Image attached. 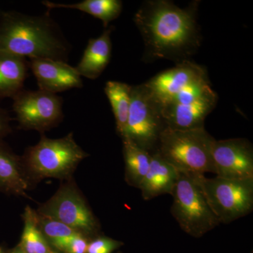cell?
<instances>
[{"instance_id": "cell-1", "label": "cell", "mask_w": 253, "mask_h": 253, "mask_svg": "<svg viewBox=\"0 0 253 253\" xmlns=\"http://www.w3.org/2000/svg\"><path fill=\"white\" fill-rule=\"evenodd\" d=\"M196 9V3L183 9L166 0L145 1L134 15V21L147 54L177 63L189 60L201 43Z\"/></svg>"}, {"instance_id": "cell-2", "label": "cell", "mask_w": 253, "mask_h": 253, "mask_svg": "<svg viewBox=\"0 0 253 253\" xmlns=\"http://www.w3.org/2000/svg\"><path fill=\"white\" fill-rule=\"evenodd\" d=\"M71 45L49 13L0 12V51L33 59L68 62Z\"/></svg>"}, {"instance_id": "cell-3", "label": "cell", "mask_w": 253, "mask_h": 253, "mask_svg": "<svg viewBox=\"0 0 253 253\" xmlns=\"http://www.w3.org/2000/svg\"><path fill=\"white\" fill-rule=\"evenodd\" d=\"M214 140L204 127L181 130L166 126L156 151L179 172L214 174L212 158Z\"/></svg>"}, {"instance_id": "cell-4", "label": "cell", "mask_w": 253, "mask_h": 253, "mask_svg": "<svg viewBox=\"0 0 253 253\" xmlns=\"http://www.w3.org/2000/svg\"><path fill=\"white\" fill-rule=\"evenodd\" d=\"M88 156L71 132L59 139H50L42 134L39 142L28 148L21 158L26 172L36 178L66 179Z\"/></svg>"}, {"instance_id": "cell-5", "label": "cell", "mask_w": 253, "mask_h": 253, "mask_svg": "<svg viewBox=\"0 0 253 253\" xmlns=\"http://www.w3.org/2000/svg\"><path fill=\"white\" fill-rule=\"evenodd\" d=\"M172 196L171 213L188 235L202 237L220 224L210 207L196 174L179 172Z\"/></svg>"}, {"instance_id": "cell-6", "label": "cell", "mask_w": 253, "mask_h": 253, "mask_svg": "<svg viewBox=\"0 0 253 253\" xmlns=\"http://www.w3.org/2000/svg\"><path fill=\"white\" fill-rule=\"evenodd\" d=\"M195 174L219 223L229 224L252 212L253 179L207 178L204 174Z\"/></svg>"}, {"instance_id": "cell-7", "label": "cell", "mask_w": 253, "mask_h": 253, "mask_svg": "<svg viewBox=\"0 0 253 253\" xmlns=\"http://www.w3.org/2000/svg\"><path fill=\"white\" fill-rule=\"evenodd\" d=\"M166 127L161 107L146 83L132 86L126 136L141 149L153 153Z\"/></svg>"}, {"instance_id": "cell-8", "label": "cell", "mask_w": 253, "mask_h": 253, "mask_svg": "<svg viewBox=\"0 0 253 253\" xmlns=\"http://www.w3.org/2000/svg\"><path fill=\"white\" fill-rule=\"evenodd\" d=\"M12 99L13 111L21 129L43 133L63 119V100L58 94L23 89Z\"/></svg>"}, {"instance_id": "cell-9", "label": "cell", "mask_w": 253, "mask_h": 253, "mask_svg": "<svg viewBox=\"0 0 253 253\" xmlns=\"http://www.w3.org/2000/svg\"><path fill=\"white\" fill-rule=\"evenodd\" d=\"M38 214L60 221L83 236L95 234L99 230V224L83 196L68 184L60 188L40 208Z\"/></svg>"}, {"instance_id": "cell-10", "label": "cell", "mask_w": 253, "mask_h": 253, "mask_svg": "<svg viewBox=\"0 0 253 253\" xmlns=\"http://www.w3.org/2000/svg\"><path fill=\"white\" fill-rule=\"evenodd\" d=\"M214 174L227 179H253V149L241 138L214 140L212 147Z\"/></svg>"}, {"instance_id": "cell-11", "label": "cell", "mask_w": 253, "mask_h": 253, "mask_svg": "<svg viewBox=\"0 0 253 253\" xmlns=\"http://www.w3.org/2000/svg\"><path fill=\"white\" fill-rule=\"evenodd\" d=\"M28 63L41 90L57 94L83 86V80L76 67L70 66L67 62L50 59H33Z\"/></svg>"}, {"instance_id": "cell-12", "label": "cell", "mask_w": 253, "mask_h": 253, "mask_svg": "<svg viewBox=\"0 0 253 253\" xmlns=\"http://www.w3.org/2000/svg\"><path fill=\"white\" fill-rule=\"evenodd\" d=\"M207 77L204 68L186 60L178 63L175 67L159 73L146 84L158 103H161L186 86Z\"/></svg>"}, {"instance_id": "cell-13", "label": "cell", "mask_w": 253, "mask_h": 253, "mask_svg": "<svg viewBox=\"0 0 253 253\" xmlns=\"http://www.w3.org/2000/svg\"><path fill=\"white\" fill-rule=\"evenodd\" d=\"M151 154L149 170L139 187L145 201L163 194L172 195L179 177V171L163 159L157 151Z\"/></svg>"}, {"instance_id": "cell-14", "label": "cell", "mask_w": 253, "mask_h": 253, "mask_svg": "<svg viewBox=\"0 0 253 253\" xmlns=\"http://www.w3.org/2000/svg\"><path fill=\"white\" fill-rule=\"evenodd\" d=\"M113 30L111 26L101 36L91 38L88 42L81 61L76 67L81 77L96 79L107 67L112 52L111 35Z\"/></svg>"}, {"instance_id": "cell-15", "label": "cell", "mask_w": 253, "mask_h": 253, "mask_svg": "<svg viewBox=\"0 0 253 253\" xmlns=\"http://www.w3.org/2000/svg\"><path fill=\"white\" fill-rule=\"evenodd\" d=\"M22 158L14 154L0 139V192L14 196H26L29 182Z\"/></svg>"}, {"instance_id": "cell-16", "label": "cell", "mask_w": 253, "mask_h": 253, "mask_svg": "<svg viewBox=\"0 0 253 253\" xmlns=\"http://www.w3.org/2000/svg\"><path fill=\"white\" fill-rule=\"evenodd\" d=\"M28 68L26 58L0 51V99H13L24 89Z\"/></svg>"}, {"instance_id": "cell-17", "label": "cell", "mask_w": 253, "mask_h": 253, "mask_svg": "<svg viewBox=\"0 0 253 253\" xmlns=\"http://www.w3.org/2000/svg\"><path fill=\"white\" fill-rule=\"evenodd\" d=\"M49 10L54 9H76L91 15L102 21L104 28L117 19L122 12L123 1L121 0H84L75 4H63L49 1H43Z\"/></svg>"}, {"instance_id": "cell-18", "label": "cell", "mask_w": 253, "mask_h": 253, "mask_svg": "<svg viewBox=\"0 0 253 253\" xmlns=\"http://www.w3.org/2000/svg\"><path fill=\"white\" fill-rule=\"evenodd\" d=\"M131 87L132 86L118 81H108L104 87L105 94L109 99L116 120V129L121 139L126 136Z\"/></svg>"}, {"instance_id": "cell-19", "label": "cell", "mask_w": 253, "mask_h": 253, "mask_svg": "<svg viewBox=\"0 0 253 253\" xmlns=\"http://www.w3.org/2000/svg\"><path fill=\"white\" fill-rule=\"evenodd\" d=\"M126 163V180L128 184L139 189L149 170L151 154L141 149L128 138L122 139Z\"/></svg>"}, {"instance_id": "cell-20", "label": "cell", "mask_w": 253, "mask_h": 253, "mask_svg": "<svg viewBox=\"0 0 253 253\" xmlns=\"http://www.w3.org/2000/svg\"><path fill=\"white\" fill-rule=\"evenodd\" d=\"M24 228L19 247L28 253L51 252L44 236L42 234L37 221V213L26 208L23 214Z\"/></svg>"}, {"instance_id": "cell-21", "label": "cell", "mask_w": 253, "mask_h": 253, "mask_svg": "<svg viewBox=\"0 0 253 253\" xmlns=\"http://www.w3.org/2000/svg\"><path fill=\"white\" fill-rule=\"evenodd\" d=\"M37 221L42 234L44 238L49 239L51 244L56 248L66 240L72 237L76 234H80L77 231L60 221L42 217L39 215L38 213H37Z\"/></svg>"}, {"instance_id": "cell-22", "label": "cell", "mask_w": 253, "mask_h": 253, "mask_svg": "<svg viewBox=\"0 0 253 253\" xmlns=\"http://www.w3.org/2000/svg\"><path fill=\"white\" fill-rule=\"evenodd\" d=\"M123 245L121 241L101 236L88 244L86 253H113Z\"/></svg>"}, {"instance_id": "cell-23", "label": "cell", "mask_w": 253, "mask_h": 253, "mask_svg": "<svg viewBox=\"0 0 253 253\" xmlns=\"http://www.w3.org/2000/svg\"><path fill=\"white\" fill-rule=\"evenodd\" d=\"M87 246L84 236L77 234L63 241L56 249L66 253H86Z\"/></svg>"}, {"instance_id": "cell-24", "label": "cell", "mask_w": 253, "mask_h": 253, "mask_svg": "<svg viewBox=\"0 0 253 253\" xmlns=\"http://www.w3.org/2000/svg\"><path fill=\"white\" fill-rule=\"evenodd\" d=\"M11 118L6 110L0 107V139H3L11 133Z\"/></svg>"}, {"instance_id": "cell-25", "label": "cell", "mask_w": 253, "mask_h": 253, "mask_svg": "<svg viewBox=\"0 0 253 253\" xmlns=\"http://www.w3.org/2000/svg\"><path fill=\"white\" fill-rule=\"evenodd\" d=\"M10 253H28L26 251H23L21 248L18 246L17 249H14V251H11Z\"/></svg>"}, {"instance_id": "cell-26", "label": "cell", "mask_w": 253, "mask_h": 253, "mask_svg": "<svg viewBox=\"0 0 253 253\" xmlns=\"http://www.w3.org/2000/svg\"><path fill=\"white\" fill-rule=\"evenodd\" d=\"M0 253H4V251H3V249H1V247H0Z\"/></svg>"}, {"instance_id": "cell-27", "label": "cell", "mask_w": 253, "mask_h": 253, "mask_svg": "<svg viewBox=\"0 0 253 253\" xmlns=\"http://www.w3.org/2000/svg\"><path fill=\"white\" fill-rule=\"evenodd\" d=\"M49 253H52V252H50Z\"/></svg>"}]
</instances>
